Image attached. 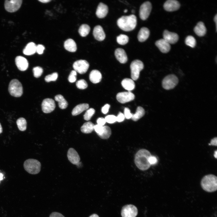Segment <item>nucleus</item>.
<instances>
[{
  "instance_id": "nucleus-50",
  "label": "nucleus",
  "mask_w": 217,
  "mask_h": 217,
  "mask_svg": "<svg viewBox=\"0 0 217 217\" xmlns=\"http://www.w3.org/2000/svg\"><path fill=\"white\" fill-rule=\"evenodd\" d=\"M49 217H64V216L59 213L54 212L50 214Z\"/></svg>"
},
{
  "instance_id": "nucleus-58",
  "label": "nucleus",
  "mask_w": 217,
  "mask_h": 217,
  "mask_svg": "<svg viewBox=\"0 0 217 217\" xmlns=\"http://www.w3.org/2000/svg\"><path fill=\"white\" fill-rule=\"evenodd\" d=\"M127 9H125L124 11V13H126L127 12Z\"/></svg>"
},
{
  "instance_id": "nucleus-29",
  "label": "nucleus",
  "mask_w": 217,
  "mask_h": 217,
  "mask_svg": "<svg viewBox=\"0 0 217 217\" xmlns=\"http://www.w3.org/2000/svg\"><path fill=\"white\" fill-rule=\"evenodd\" d=\"M95 125L91 121L85 122L81 127V131L84 134H89L94 130Z\"/></svg>"
},
{
  "instance_id": "nucleus-2",
  "label": "nucleus",
  "mask_w": 217,
  "mask_h": 217,
  "mask_svg": "<svg viewBox=\"0 0 217 217\" xmlns=\"http://www.w3.org/2000/svg\"><path fill=\"white\" fill-rule=\"evenodd\" d=\"M137 24V18L134 14L122 16L117 21L118 27L122 30L129 31L133 30Z\"/></svg>"
},
{
  "instance_id": "nucleus-23",
  "label": "nucleus",
  "mask_w": 217,
  "mask_h": 217,
  "mask_svg": "<svg viewBox=\"0 0 217 217\" xmlns=\"http://www.w3.org/2000/svg\"><path fill=\"white\" fill-rule=\"evenodd\" d=\"M150 34L149 29L146 27L141 28L139 30L138 35V41L141 42L145 41L149 37Z\"/></svg>"
},
{
  "instance_id": "nucleus-20",
  "label": "nucleus",
  "mask_w": 217,
  "mask_h": 217,
  "mask_svg": "<svg viewBox=\"0 0 217 217\" xmlns=\"http://www.w3.org/2000/svg\"><path fill=\"white\" fill-rule=\"evenodd\" d=\"M115 55L117 59L121 63L124 64L127 61V57L124 50L121 48H117L115 51Z\"/></svg>"
},
{
  "instance_id": "nucleus-21",
  "label": "nucleus",
  "mask_w": 217,
  "mask_h": 217,
  "mask_svg": "<svg viewBox=\"0 0 217 217\" xmlns=\"http://www.w3.org/2000/svg\"><path fill=\"white\" fill-rule=\"evenodd\" d=\"M108 12V6L104 3L100 2L99 4L96 11V15L99 18H102L107 15Z\"/></svg>"
},
{
  "instance_id": "nucleus-47",
  "label": "nucleus",
  "mask_w": 217,
  "mask_h": 217,
  "mask_svg": "<svg viewBox=\"0 0 217 217\" xmlns=\"http://www.w3.org/2000/svg\"><path fill=\"white\" fill-rule=\"evenodd\" d=\"M110 107V105L109 104H105L102 108V112L104 114H106L108 112Z\"/></svg>"
},
{
  "instance_id": "nucleus-34",
  "label": "nucleus",
  "mask_w": 217,
  "mask_h": 217,
  "mask_svg": "<svg viewBox=\"0 0 217 217\" xmlns=\"http://www.w3.org/2000/svg\"><path fill=\"white\" fill-rule=\"evenodd\" d=\"M104 130L103 133L98 136L102 139L108 138L111 134V130L110 127L107 126H103Z\"/></svg>"
},
{
  "instance_id": "nucleus-43",
  "label": "nucleus",
  "mask_w": 217,
  "mask_h": 217,
  "mask_svg": "<svg viewBox=\"0 0 217 217\" xmlns=\"http://www.w3.org/2000/svg\"><path fill=\"white\" fill-rule=\"evenodd\" d=\"M94 130L98 135L100 134H102L103 131V126H102L98 124L95 125Z\"/></svg>"
},
{
  "instance_id": "nucleus-36",
  "label": "nucleus",
  "mask_w": 217,
  "mask_h": 217,
  "mask_svg": "<svg viewBox=\"0 0 217 217\" xmlns=\"http://www.w3.org/2000/svg\"><path fill=\"white\" fill-rule=\"evenodd\" d=\"M185 44L192 48H194L196 46V41L195 38L192 36H187L185 40Z\"/></svg>"
},
{
  "instance_id": "nucleus-41",
  "label": "nucleus",
  "mask_w": 217,
  "mask_h": 217,
  "mask_svg": "<svg viewBox=\"0 0 217 217\" xmlns=\"http://www.w3.org/2000/svg\"><path fill=\"white\" fill-rule=\"evenodd\" d=\"M77 72L75 70H72L68 76V80L71 83L75 82L77 79Z\"/></svg>"
},
{
  "instance_id": "nucleus-51",
  "label": "nucleus",
  "mask_w": 217,
  "mask_h": 217,
  "mask_svg": "<svg viewBox=\"0 0 217 217\" xmlns=\"http://www.w3.org/2000/svg\"><path fill=\"white\" fill-rule=\"evenodd\" d=\"M217 137H215L212 139L210 141V143L209 144V145L217 146Z\"/></svg>"
},
{
  "instance_id": "nucleus-46",
  "label": "nucleus",
  "mask_w": 217,
  "mask_h": 217,
  "mask_svg": "<svg viewBox=\"0 0 217 217\" xmlns=\"http://www.w3.org/2000/svg\"><path fill=\"white\" fill-rule=\"evenodd\" d=\"M125 118L124 114L121 112H119L118 116L116 117V121L121 122L124 121Z\"/></svg>"
},
{
  "instance_id": "nucleus-39",
  "label": "nucleus",
  "mask_w": 217,
  "mask_h": 217,
  "mask_svg": "<svg viewBox=\"0 0 217 217\" xmlns=\"http://www.w3.org/2000/svg\"><path fill=\"white\" fill-rule=\"evenodd\" d=\"M33 71L34 77L36 78L39 77L42 74L43 70L42 68L39 66H37L33 68Z\"/></svg>"
},
{
  "instance_id": "nucleus-12",
  "label": "nucleus",
  "mask_w": 217,
  "mask_h": 217,
  "mask_svg": "<svg viewBox=\"0 0 217 217\" xmlns=\"http://www.w3.org/2000/svg\"><path fill=\"white\" fill-rule=\"evenodd\" d=\"M118 101L121 103H124L133 100L135 98L134 94L130 91L118 93L116 95Z\"/></svg>"
},
{
  "instance_id": "nucleus-27",
  "label": "nucleus",
  "mask_w": 217,
  "mask_h": 217,
  "mask_svg": "<svg viewBox=\"0 0 217 217\" xmlns=\"http://www.w3.org/2000/svg\"><path fill=\"white\" fill-rule=\"evenodd\" d=\"M64 46L66 50L71 52H75L77 49L75 42L71 39H68L65 41Z\"/></svg>"
},
{
  "instance_id": "nucleus-15",
  "label": "nucleus",
  "mask_w": 217,
  "mask_h": 217,
  "mask_svg": "<svg viewBox=\"0 0 217 217\" xmlns=\"http://www.w3.org/2000/svg\"><path fill=\"white\" fill-rule=\"evenodd\" d=\"M67 156L69 160L73 164L78 165L80 164V158L77 152L71 148L68 150Z\"/></svg>"
},
{
  "instance_id": "nucleus-22",
  "label": "nucleus",
  "mask_w": 217,
  "mask_h": 217,
  "mask_svg": "<svg viewBox=\"0 0 217 217\" xmlns=\"http://www.w3.org/2000/svg\"><path fill=\"white\" fill-rule=\"evenodd\" d=\"M193 30L196 34L199 36H203L206 32V28L203 23L202 21L198 23Z\"/></svg>"
},
{
  "instance_id": "nucleus-3",
  "label": "nucleus",
  "mask_w": 217,
  "mask_h": 217,
  "mask_svg": "<svg viewBox=\"0 0 217 217\" xmlns=\"http://www.w3.org/2000/svg\"><path fill=\"white\" fill-rule=\"evenodd\" d=\"M202 188L208 192H213L217 189V177L212 174L207 175L202 178L200 182Z\"/></svg>"
},
{
  "instance_id": "nucleus-52",
  "label": "nucleus",
  "mask_w": 217,
  "mask_h": 217,
  "mask_svg": "<svg viewBox=\"0 0 217 217\" xmlns=\"http://www.w3.org/2000/svg\"><path fill=\"white\" fill-rule=\"evenodd\" d=\"M214 20L215 22V25H216V31H217V15L216 14L215 15V16L214 18Z\"/></svg>"
},
{
  "instance_id": "nucleus-31",
  "label": "nucleus",
  "mask_w": 217,
  "mask_h": 217,
  "mask_svg": "<svg viewBox=\"0 0 217 217\" xmlns=\"http://www.w3.org/2000/svg\"><path fill=\"white\" fill-rule=\"evenodd\" d=\"M145 113L144 108L141 106H138L134 114H133L131 118L134 121H137L143 117Z\"/></svg>"
},
{
  "instance_id": "nucleus-1",
  "label": "nucleus",
  "mask_w": 217,
  "mask_h": 217,
  "mask_svg": "<svg viewBox=\"0 0 217 217\" xmlns=\"http://www.w3.org/2000/svg\"><path fill=\"white\" fill-rule=\"evenodd\" d=\"M151 156L150 152L146 149H142L138 151L135 158V163L137 166L143 171L149 169L151 165L149 160Z\"/></svg>"
},
{
  "instance_id": "nucleus-10",
  "label": "nucleus",
  "mask_w": 217,
  "mask_h": 217,
  "mask_svg": "<svg viewBox=\"0 0 217 217\" xmlns=\"http://www.w3.org/2000/svg\"><path fill=\"white\" fill-rule=\"evenodd\" d=\"M73 67L74 70L80 74L85 73L89 67V63L84 60H80L75 61Z\"/></svg>"
},
{
  "instance_id": "nucleus-37",
  "label": "nucleus",
  "mask_w": 217,
  "mask_h": 217,
  "mask_svg": "<svg viewBox=\"0 0 217 217\" xmlns=\"http://www.w3.org/2000/svg\"><path fill=\"white\" fill-rule=\"evenodd\" d=\"M95 109L92 108H89L86 110L84 115H83V118L84 120L86 121L90 120L95 113Z\"/></svg>"
},
{
  "instance_id": "nucleus-5",
  "label": "nucleus",
  "mask_w": 217,
  "mask_h": 217,
  "mask_svg": "<svg viewBox=\"0 0 217 217\" xmlns=\"http://www.w3.org/2000/svg\"><path fill=\"white\" fill-rule=\"evenodd\" d=\"M8 90L10 95L15 97H20L23 93L22 85L16 79H13L11 81L9 85Z\"/></svg>"
},
{
  "instance_id": "nucleus-7",
  "label": "nucleus",
  "mask_w": 217,
  "mask_h": 217,
  "mask_svg": "<svg viewBox=\"0 0 217 217\" xmlns=\"http://www.w3.org/2000/svg\"><path fill=\"white\" fill-rule=\"evenodd\" d=\"M178 80L174 74H171L166 76L162 81V86L163 88L169 90L174 88L178 84Z\"/></svg>"
},
{
  "instance_id": "nucleus-18",
  "label": "nucleus",
  "mask_w": 217,
  "mask_h": 217,
  "mask_svg": "<svg viewBox=\"0 0 217 217\" xmlns=\"http://www.w3.org/2000/svg\"><path fill=\"white\" fill-rule=\"evenodd\" d=\"M155 44L160 51L163 53H168L170 50V44L164 39L157 40Z\"/></svg>"
},
{
  "instance_id": "nucleus-8",
  "label": "nucleus",
  "mask_w": 217,
  "mask_h": 217,
  "mask_svg": "<svg viewBox=\"0 0 217 217\" xmlns=\"http://www.w3.org/2000/svg\"><path fill=\"white\" fill-rule=\"evenodd\" d=\"M138 213L137 207L131 204L124 206L121 211L122 217H136Z\"/></svg>"
},
{
  "instance_id": "nucleus-56",
  "label": "nucleus",
  "mask_w": 217,
  "mask_h": 217,
  "mask_svg": "<svg viewBox=\"0 0 217 217\" xmlns=\"http://www.w3.org/2000/svg\"><path fill=\"white\" fill-rule=\"evenodd\" d=\"M217 150H216L214 152V157L216 158L217 159Z\"/></svg>"
},
{
  "instance_id": "nucleus-4",
  "label": "nucleus",
  "mask_w": 217,
  "mask_h": 217,
  "mask_svg": "<svg viewBox=\"0 0 217 217\" xmlns=\"http://www.w3.org/2000/svg\"><path fill=\"white\" fill-rule=\"evenodd\" d=\"M25 170L31 174H36L40 171L41 164L38 160L34 159H28L25 161L24 163Z\"/></svg>"
},
{
  "instance_id": "nucleus-17",
  "label": "nucleus",
  "mask_w": 217,
  "mask_h": 217,
  "mask_svg": "<svg viewBox=\"0 0 217 217\" xmlns=\"http://www.w3.org/2000/svg\"><path fill=\"white\" fill-rule=\"evenodd\" d=\"M15 62L17 68L21 71L26 70L28 67V61L23 56H19L16 57L15 59Z\"/></svg>"
},
{
  "instance_id": "nucleus-14",
  "label": "nucleus",
  "mask_w": 217,
  "mask_h": 217,
  "mask_svg": "<svg viewBox=\"0 0 217 217\" xmlns=\"http://www.w3.org/2000/svg\"><path fill=\"white\" fill-rule=\"evenodd\" d=\"M164 39L169 44H174L177 42L179 36L176 33L170 32L167 30H165L163 34Z\"/></svg>"
},
{
  "instance_id": "nucleus-26",
  "label": "nucleus",
  "mask_w": 217,
  "mask_h": 217,
  "mask_svg": "<svg viewBox=\"0 0 217 217\" xmlns=\"http://www.w3.org/2000/svg\"><path fill=\"white\" fill-rule=\"evenodd\" d=\"M36 46L33 42L28 43L23 50V53L26 55H31L36 52Z\"/></svg>"
},
{
  "instance_id": "nucleus-16",
  "label": "nucleus",
  "mask_w": 217,
  "mask_h": 217,
  "mask_svg": "<svg viewBox=\"0 0 217 217\" xmlns=\"http://www.w3.org/2000/svg\"><path fill=\"white\" fill-rule=\"evenodd\" d=\"M180 5L179 2L175 0H168L166 1L163 5L165 10L168 11H175L180 8Z\"/></svg>"
},
{
  "instance_id": "nucleus-28",
  "label": "nucleus",
  "mask_w": 217,
  "mask_h": 217,
  "mask_svg": "<svg viewBox=\"0 0 217 217\" xmlns=\"http://www.w3.org/2000/svg\"><path fill=\"white\" fill-rule=\"evenodd\" d=\"M89 108V105L87 103H83L76 106L73 109L72 114L73 116L77 115Z\"/></svg>"
},
{
  "instance_id": "nucleus-19",
  "label": "nucleus",
  "mask_w": 217,
  "mask_h": 217,
  "mask_svg": "<svg viewBox=\"0 0 217 217\" xmlns=\"http://www.w3.org/2000/svg\"><path fill=\"white\" fill-rule=\"evenodd\" d=\"M93 34L95 38L99 41L104 40L105 34L102 27L100 25L96 26L93 30Z\"/></svg>"
},
{
  "instance_id": "nucleus-53",
  "label": "nucleus",
  "mask_w": 217,
  "mask_h": 217,
  "mask_svg": "<svg viewBox=\"0 0 217 217\" xmlns=\"http://www.w3.org/2000/svg\"><path fill=\"white\" fill-rule=\"evenodd\" d=\"M39 2L44 3H46L51 1L50 0H39Z\"/></svg>"
},
{
  "instance_id": "nucleus-11",
  "label": "nucleus",
  "mask_w": 217,
  "mask_h": 217,
  "mask_svg": "<svg viewBox=\"0 0 217 217\" xmlns=\"http://www.w3.org/2000/svg\"><path fill=\"white\" fill-rule=\"evenodd\" d=\"M22 2L21 0H5L4 4L5 8L10 12H15L20 8Z\"/></svg>"
},
{
  "instance_id": "nucleus-25",
  "label": "nucleus",
  "mask_w": 217,
  "mask_h": 217,
  "mask_svg": "<svg viewBox=\"0 0 217 217\" xmlns=\"http://www.w3.org/2000/svg\"><path fill=\"white\" fill-rule=\"evenodd\" d=\"M121 84L124 89L129 91L133 90L135 87V84L134 80L128 78L123 79L121 82Z\"/></svg>"
},
{
  "instance_id": "nucleus-40",
  "label": "nucleus",
  "mask_w": 217,
  "mask_h": 217,
  "mask_svg": "<svg viewBox=\"0 0 217 217\" xmlns=\"http://www.w3.org/2000/svg\"><path fill=\"white\" fill-rule=\"evenodd\" d=\"M58 77V73L57 72H55L46 76L45 78V80L47 82L51 81H55L56 80Z\"/></svg>"
},
{
  "instance_id": "nucleus-42",
  "label": "nucleus",
  "mask_w": 217,
  "mask_h": 217,
  "mask_svg": "<svg viewBox=\"0 0 217 217\" xmlns=\"http://www.w3.org/2000/svg\"><path fill=\"white\" fill-rule=\"evenodd\" d=\"M106 122L110 124L113 123L116 121V116L113 115H109L105 118Z\"/></svg>"
},
{
  "instance_id": "nucleus-48",
  "label": "nucleus",
  "mask_w": 217,
  "mask_h": 217,
  "mask_svg": "<svg viewBox=\"0 0 217 217\" xmlns=\"http://www.w3.org/2000/svg\"><path fill=\"white\" fill-rule=\"evenodd\" d=\"M97 122L98 124L103 126L106 123V121L105 118L102 117H100L99 118L97 119Z\"/></svg>"
},
{
  "instance_id": "nucleus-24",
  "label": "nucleus",
  "mask_w": 217,
  "mask_h": 217,
  "mask_svg": "<svg viewBox=\"0 0 217 217\" xmlns=\"http://www.w3.org/2000/svg\"><path fill=\"white\" fill-rule=\"evenodd\" d=\"M102 78V74L100 72L97 70H93L90 74V80L93 83H96L99 82Z\"/></svg>"
},
{
  "instance_id": "nucleus-38",
  "label": "nucleus",
  "mask_w": 217,
  "mask_h": 217,
  "mask_svg": "<svg viewBox=\"0 0 217 217\" xmlns=\"http://www.w3.org/2000/svg\"><path fill=\"white\" fill-rule=\"evenodd\" d=\"M76 85L77 88L80 89H84L88 86L87 83L84 79H80L77 81L76 83Z\"/></svg>"
},
{
  "instance_id": "nucleus-49",
  "label": "nucleus",
  "mask_w": 217,
  "mask_h": 217,
  "mask_svg": "<svg viewBox=\"0 0 217 217\" xmlns=\"http://www.w3.org/2000/svg\"><path fill=\"white\" fill-rule=\"evenodd\" d=\"M149 162L151 165L156 164L157 162L156 158L154 156H151L149 159Z\"/></svg>"
},
{
  "instance_id": "nucleus-45",
  "label": "nucleus",
  "mask_w": 217,
  "mask_h": 217,
  "mask_svg": "<svg viewBox=\"0 0 217 217\" xmlns=\"http://www.w3.org/2000/svg\"><path fill=\"white\" fill-rule=\"evenodd\" d=\"M45 49L44 46L41 44H38L36 46V52L39 54L43 53Z\"/></svg>"
},
{
  "instance_id": "nucleus-32",
  "label": "nucleus",
  "mask_w": 217,
  "mask_h": 217,
  "mask_svg": "<svg viewBox=\"0 0 217 217\" xmlns=\"http://www.w3.org/2000/svg\"><path fill=\"white\" fill-rule=\"evenodd\" d=\"M90 30V27L88 25L86 24H83L79 28L78 32L81 36L85 37L88 35Z\"/></svg>"
},
{
  "instance_id": "nucleus-6",
  "label": "nucleus",
  "mask_w": 217,
  "mask_h": 217,
  "mask_svg": "<svg viewBox=\"0 0 217 217\" xmlns=\"http://www.w3.org/2000/svg\"><path fill=\"white\" fill-rule=\"evenodd\" d=\"M130 67L132 79L137 80L139 77L140 71L143 68V64L140 60L136 59L131 62Z\"/></svg>"
},
{
  "instance_id": "nucleus-44",
  "label": "nucleus",
  "mask_w": 217,
  "mask_h": 217,
  "mask_svg": "<svg viewBox=\"0 0 217 217\" xmlns=\"http://www.w3.org/2000/svg\"><path fill=\"white\" fill-rule=\"evenodd\" d=\"M124 113L125 118L126 119H130L132 118L133 114L131 112L130 110L128 108L126 107L124 108Z\"/></svg>"
},
{
  "instance_id": "nucleus-30",
  "label": "nucleus",
  "mask_w": 217,
  "mask_h": 217,
  "mask_svg": "<svg viewBox=\"0 0 217 217\" xmlns=\"http://www.w3.org/2000/svg\"><path fill=\"white\" fill-rule=\"evenodd\" d=\"M55 100L58 103V105L62 109L66 108L68 105V103L64 97L60 94L57 95L55 97Z\"/></svg>"
},
{
  "instance_id": "nucleus-9",
  "label": "nucleus",
  "mask_w": 217,
  "mask_h": 217,
  "mask_svg": "<svg viewBox=\"0 0 217 217\" xmlns=\"http://www.w3.org/2000/svg\"><path fill=\"white\" fill-rule=\"evenodd\" d=\"M152 8L151 3L146 1L143 3L140 6L139 16L143 20H146L149 17Z\"/></svg>"
},
{
  "instance_id": "nucleus-55",
  "label": "nucleus",
  "mask_w": 217,
  "mask_h": 217,
  "mask_svg": "<svg viewBox=\"0 0 217 217\" xmlns=\"http://www.w3.org/2000/svg\"><path fill=\"white\" fill-rule=\"evenodd\" d=\"M3 175L2 173H0V181L3 179Z\"/></svg>"
},
{
  "instance_id": "nucleus-54",
  "label": "nucleus",
  "mask_w": 217,
  "mask_h": 217,
  "mask_svg": "<svg viewBox=\"0 0 217 217\" xmlns=\"http://www.w3.org/2000/svg\"><path fill=\"white\" fill-rule=\"evenodd\" d=\"M89 217H99V216L97 215L94 214L91 215Z\"/></svg>"
},
{
  "instance_id": "nucleus-59",
  "label": "nucleus",
  "mask_w": 217,
  "mask_h": 217,
  "mask_svg": "<svg viewBox=\"0 0 217 217\" xmlns=\"http://www.w3.org/2000/svg\"><path fill=\"white\" fill-rule=\"evenodd\" d=\"M134 10H133L132 11V13H134Z\"/></svg>"
},
{
  "instance_id": "nucleus-13",
  "label": "nucleus",
  "mask_w": 217,
  "mask_h": 217,
  "mask_svg": "<svg viewBox=\"0 0 217 217\" xmlns=\"http://www.w3.org/2000/svg\"><path fill=\"white\" fill-rule=\"evenodd\" d=\"M41 106L42 111L46 113L52 112L55 107L54 101L50 98H46L44 99Z\"/></svg>"
},
{
  "instance_id": "nucleus-33",
  "label": "nucleus",
  "mask_w": 217,
  "mask_h": 217,
  "mask_svg": "<svg viewBox=\"0 0 217 217\" xmlns=\"http://www.w3.org/2000/svg\"><path fill=\"white\" fill-rule=\"evenodd\" d=\"M16 123L19 130L24 131L26 130L27 122L24 118L21 117L18 118L17 120Z\"/></svg>"
},
{
  "instance_id": "nucleus-57",
  "label": "nucleus",
  "mask_w": 217,
  "mask_h": 217,
  "mask_svg": "<svg viewBox=\"0 0 217 217\" xmlns=\"http://www.w3.org/2000/svg\"><path fill=\"white\" fill-rule=\"evenodd\" d=\"M2 132V128L1 124L0 123V134H1Z\"/></svg>"
},
{
  "instance_id": "nucleus-35",
  "label": "nucleus",
  "mask_w": 217,
  "mask_h": 217,
  "mask_svg": "<svg viewBox=\"0 0 217 217\" xmlns=\"http://www.w3.org/2000/svg\"><path fill=\"white\" fill-rule=\"evenodd\" d=\"M117 41L119 44L124 45L128 42L129 37L126 35L121 34L117 37Z\"/></svg>"
}]
</instances>
